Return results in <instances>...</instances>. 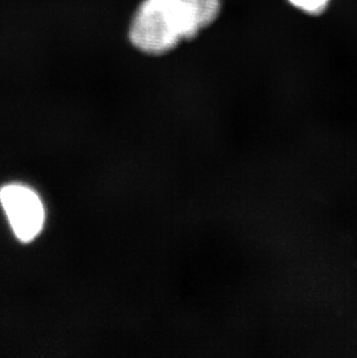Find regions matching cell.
<instances>
[{"mask_svg":"<svg viewBox=\"0 0 357 358\" xmlns=\"http://www.w3.org/2000/svg\"><path fill=\"white\" fill-rule=\"evenodd\" d=\"M220 10L222 0H143L129 26V40L143 54H167L211 26Z\"/></svg>","mask_w":357,"mask_h":358,"instance_id":"obj_1","label":"cell"},{"mask_svg":"<svg viewBox=\"0 0 357 358\" xmlns=\"http://www.w3.org/2000/svg\"><path fill=\"white\" fill-rule=\"evenodd\" d=\"M3 206L10 229L22 243H31L43 229L46 213L40 196L31 187L8 183L0 188Z\"/></svg>","mask_w":357,"mask_h":358,"instance_id":"obj_2","label":"cell"},{"mask_svg":"<svg viewBox=\"0 0 357 358\" xmlns=\"http://www.w3.org/2000/svg\"><path fill=\"white\" fill-rule=\"evenodd\" d=\"M289 3L304 13L318 15L326 10L330 0H289Z\"/></svg>","mask_w":357,"mask_h":358,"instance_id":"obj_3","label":"cell"}]
</instances>
